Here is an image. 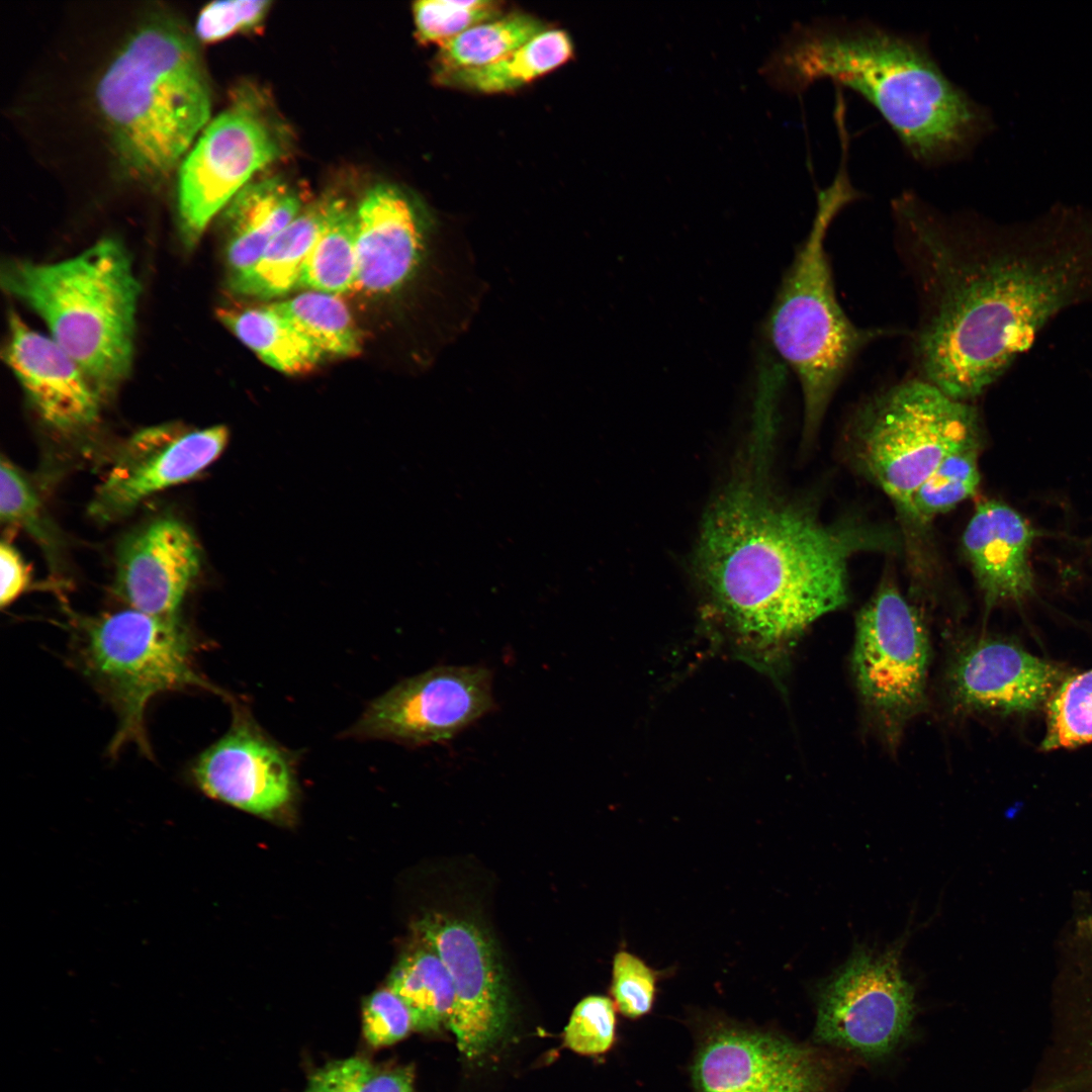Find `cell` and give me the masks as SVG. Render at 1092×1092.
<instances>
[{"mask_svg": "<svg viewBox=\"0 0 1092 1092\" xmlns=\"http://www.w3.org/2000/svg\"><path fill=\"white\" fill-rule=\"evenodd\" d=\"M891 210L920 300L918 377L954 399L981 395L1053 315L1092 293L1091 223L1013 234L913 190Z\"/></svg>", "mask_w": 1092, "mask_h": 1092, "instance_id": "obj_1", "label": "cell"}, {"mask_svg": "<svg viewBox=\"0 0 1092 1092\" xmlns=\"http://www.w3.org/2000/svg\"><path fill=\"white\" fill-rule=\"evenodd\" d=\"M1036 536L1011 507L998 500L977 505L962 545L987 608L1020 603L1034 594L1029 554Z\"/></svg>", "mask_w": 1092, "mask_h": 1092, "instance_id": "obj_21", "label": "cell"}, {"mask_svg": "<svg viewBox=\"0 0 1092 1092\" xmlns=\"http://www.w3.org/2000/svg\"><path fill=\"white\" fill-rule=\"evenodd\" d=\"M492 673L480 665H440L374 700L350 735L410 745L452 739L494 708Z\"/></svg>", "mask_w": 1092, "mask_h": 1092, "instance_id": "obj_13", "label": "cell"}, {"mask_svg": "<svg viewBox=\"0 0 1092 1092\" xmlns=\"http://www.w3.org/2000/svg\"><path fill=\"white\" fill-rule=\"evenodd\" d=\"M270 1H219L199 13L195 33L204 42L222 40L237 32L254 30L263 23Z\"/></svg>", "mask_w": 1092, "mask_h": 1092, "instance_id": "obj_37", "label": "cell"}, {"mask_svg": "<svg viewBox=\"0 0 1092 1092\" xmlns=\"http://www.w3.org/2000/svg\"><path fill=\"white\" fill-rule=\"evenodd\" d=\"M499 4L488 0H427L413 5L416 35L439 46L465 30L499 17Z\"/></svg>", "mask_w": 1092, "mask_h": 1092, "instance_id": "obj_33", "label": "cell"}, {"mask_svg": "<svg viewBox=\"0 0 1092 1092\" xmlns=\"http://www.w3.org/2000/svg\"><path fill=\"white\" fill-rule=\"evenodd\" d=\"M424 943L447 967L454 1004L447 1026L467 1058L484 1054L502 1035L508 1004L490 941L473 923L435 913L418 923Z\"/></svg>", "mask_w": 1092, "mask_h": 1092, "instance_id": "obj_15", "label": "cell"}, {"mask_svg": "<svg viewBox=\"0 0 1092 1092\" xmlns=\"http://www.w3.org/2000/svg\"><path fill=\"white\" fill-rule=\"evenodd\" d=\"M100 111L124 169L154 182L183 161L209 122L211 97L191 37L157 19L141 26L97 86Z\"/></svg>", "mask_w": 1092, "mask_h": 1092, "instance_id": "obj_4", "label": "cell"}, {"mask_svg": "<svg viewBox=\"0 0 1092 1092\" xmlns=\"http://www.w3.org/2000/svg\"><path fill=\"white\" fill-rule=\"evenodd\" d=\"M355 289L368 294L397 290L418 269L425 249L422 220L397 188H371L355 210Z\"/></svg>", "mask_w": 1092, "mask_h": 1092, "instance_id": "obj_20", "label": "cell"}, {"mask_svg": "<svg viewBox=\"0 0 1092 1092\" xmlns=\"http://www.w3.org/2000/svg\"><path fill=\"white\" fill-rule=\"evenodd\" d=\"M772 66L786 91L821 78L855 91L925 167L967 158L993 128L986 106L941 70L926 34L868 18H817L794 27Z\"/></svg>", "mask_w": 1092, "mask_h": 1092, "instance_id": "obj_3", "label": "cell"}, {"mask_svg": "<svg viewBox=\"0 0 1092 1092\" xmlns=\"http://www.w3.org/2000/svg\"><path fill=\"white\" fill-rule=\"evenodd\" d=\"M841 151L832 183L818 193L811 230L795 253L769 311L770 342L796 375L803 396V437L811 440L850 365L870 343L888 334L856 326L841 307L825 248L830 224L861 193L850 181Z\"/></svg>", "mask_w": 1092, "mask_h": 1092, "instance_id": "obj_6", "label": "cell"}, {"mask_svg": "<svg viewBox=\"0 0 1092 1092\" xmlns=\"http://www.w3.org/2000/svg\"><path fill=\"white\" fill-rule=\"evenodd\" d=\"M356 277L355 210L337 198L306 258L298 287L341 295L355 290Z\"/></svg>", "mask_w": 1092, "mask_h": 1092, "instance_id": "obj_27", "label": "cell"}, {"mask_svg": "<svg viewBox=\"0 0 1092 1092\" xmlns=\"http://www.w3.org/2000/svg\"><path fill=\"white\" fill-rule=\"evenodd\" d=\"M360 1092H414L413 1071L411 1068L374 1070Z\"/></svg>", "mask_w": 1092, "mask_h": 1092, "instance_id": "obj_40", "label": "cell"}, {"mask_svg": "<svg viewBox=\"0 0 1092 1092\" xmlns=\"http://www.w3.org/2000/svg\"><path fill=\"white\" fill-rule=\"evenodd\" d=\"M545 29L540 19L517 12L479 23L439 46L436 73L486 66Z\"/></svg>", "mask_w": 1092, "mask_h": 1092, "instance_id": "obj_28", "label": "cell"}, {"mask_svg": "<svg viewBox=\"0 0 1092 1092\" xmlns=\"http://www.w3.org/2000/svg\"><path fill=\"white\" fill-rule=\"evenodd\" d=\"M73 651L83 674L112 705L118 727L114 754L135 743L149 754L145 715L161 693L188 687L218 692L195 669L194 640L180 618L133 609L98 616H73Z\"/></svg>", "mask_w": 1092, "mask_h": 1092, "instance_id": "obj_7", "label": "cell"}, {"mask_svg": "<svg viewBox=\"0 0 1092 1092\" xmlns=\"http://www.w3.org/2000/svg\"><path fill=\"white\" fill-rule=\"evenodd\" d=\"M616 1005L609 997L590 995L573 1009L564 1030V1043L587 1056L608 1052L616 1036Z\"/></svg>", "mask_w": 1092, "mask_h": 1092, "instance_id": "obj_35", "label": "cell"}, {"mask_svg": "<svg viewBox=\"0 0 1092 1092\" xmlns=\"http://www.w3.org/2000/svg\"><path fill=\"white\" fill-rule=\"evenodd\" d=\"M4 289L33 309L102 400L130 370L140 283L127 251L103 239L55 263L10 261Z\"/></svg>", "mask_w": 1092, "mask_h": 1092, "instance_id": "obj_5", "label": "cell"}, {"mask_svg": "<svg viewBox=\"0 0 1092 1092\" xmlns=\"http://www.w3.org/2000/svg\"><path fill=\"white\" fill-rule=\"evenodd\" d=\"M336 199L324 197L304 207L251 268L228 279L231 291L244 296L273 298L298 287L306 258Z\"/></svg>", "mask_w": 1092, "mask_h": 1092, "instance_id": "obj_23", "label": "cell"}, {"mask_svg": "<svg viewBox=\"0 0 1092 1092\" xmlns=\"http://www.w3.org/2000/svg\"><path fill=\"white\" fill-rule=\"evenodd\" d=\"M0 606L12 604L28 586L30 575L18 551L5 541L0 545Z\"/></svg>", "mask_w": 1092, "mask_h": 1092, "instance_id": "obj_39", "label": "cell"}, {"mask_svg": "<svg viewBox=\"0 0 1092 1092\" xmlns=\"http://www.w3.org/2000/svg\"><path fill=\"white\" fill-rule=\"evenodd\" d=\"M300 193L279 177L251 181L223 209L228 279L251 268L303 209Z\"/></svg>", "mask_w": 1092, "mask_h": 1092, "instance_id": "obj_22", "label": "cell"}, {"mask_svg": "<svg viewBox=\"0 0 1092 1092\" xmlns=\"http://www.w3.org/2000/svg\"><path fill=\"white\" fill-rule=\"evenodd\" d=\"M767 471L735 478L707 511L694 574L738 649L767 666L822 616L847 601L848 564L891 550L893 534L857 520L822 522L772 494Z\"/></svg>", "mask_w": 1092, "mask_h": 1092, "instance_id": "obj_2", "label": "cell"}, {"mask_svg": "<svg viewBox=\"0 0 1092 1092\" xmlns=\"http://www.w3.org/2000/svg\"><path fill=\"white\" fill-rule=\"evenodd\" d=\"M902 944L883 953L856 948L816 989V1044L866 1061L890 1056L915 1016L913 986L900 969Z\"/></svg>", "mask_w": 1092, "mask_h": 1092, "instance_id": "obj_10", "label": "cell"}, {"mask_svg": "<svg viewBox=\"0 0 1092 1092\" xmlns=\"http://www.w3.org/2000/svg\"><path fill=\"white\" fill-rule=\"evenodd\" d=\"M929 656L917 610L883 583L857 615L851 666L863 704L891 737L924 706Z\"/></svg>", "mask_w": 1092, "mask_h": 1092, "instance_id": "obj_11", "label": "cell"}, {"mask_svg": "<svg viewBox=\"0 0 1092 1092\" xmlns=\"http://www.w3.org/2000/svg\"><path fill=\"white\" fill-rule=\"evenodd\" d=\"M115 566L114 592L128 608L175 619L199 575L201 552L184 522L163 516L120 542Z\"/></svg>", "mask_w": 1092, "mask_h": 1092, "instance_id": "obj_17", "label": "cell"}, {"mask_svg": "<svg viewBox=\"0 0 1092 1092\" xmlns=\"http://www.w3.org/2000/svg\"><path fill=\"white\" fill-rule=\"evenodd\" d=\"M229 430L163 424L134 433L115 454L88 512L97 522L124 518L146 498L201 474L223 452Z\"/></svg>", "mask_w": 1092, "mask_h": 1092, "instance_id": "obj_14", "label": "cell"}, {"mask_svg": "<svg viewBox=\"0 0 1092 1092\" xmlns=\"http://www.w3.org/2000/svg\"><path fill=\"white\" fill-rule=\"evenodd\" d=\"M219 321L263 362L287 374L312 370L324 354L270 304L250 308L221 307Z\"/></svg>", "mask_w": 1092, "mask_h": 1092, "instance_id": "obj_25", "label": "cell"}, {"mask_svg": "<svg viewBox=\"0 0 1092 1092\" xmlns=\"http://www.w3.org/2000/svg\"><path fill=\"white\" fill-rule=\"evenodd\" d=\"M373 1071L360 1057L330 1061L309 1075L303 1092H360Z\"/></svg>", "mask_w": 1092, "mask_h": 1092, "instance_id": "obj_38", "label": "cell"}, {"mask_svg": "<svg viewBox=\"0 0 1092 1092\" xmlns=\"http://www.w3.org/2000/svg\"><path fill=\"white\" fill-rule=\"evenodd\" d=\"M3 358L40 420L63 434L93 427L103 401L72 357L15 310L8 316Z\"/></svg>", "mask_w": 1092, "mask_h": 1092, "instance_id": "obj_18", "label": "cell"}, {"mask_svg": "<svg viewBox=\"0 0 1092 1092\" xmlns=\"http://www.w3.org/2000/svg\"><path fill=\"white\" fill-rule=\"evenodd\" d=\"M1045 705L1041 750L1092 743V669L1065 677Z\"/></svg>", "mask_w": 1092, "mask_h": 1092, "instance_id": "obj_32", "label": "cell"}, {"mask_svg": "<svg viewBox=\"0 0 1092 1092\" xmlns=\"http://www.w3.org/2000/svg\"><path fill=\"white\" fill-rule=\"evenodd\" d=\"M287 149L282 125L254 90L241 88L202 130L180 165L178 212L187 245L262 169Z\"/></svg>", "mask_w": 1092, "mask_h": 1092, "instance_id": "obj_9", "label": "cell"}, {"mask_svg": "<svg viewBox=\"0 0 1092 1092\" xmlns=\"http://www.w3.org/2000/svg\"><path fill=\"white\" fill-rule=\"evenodd\" d=\"M569 35L560 29H545L502 59L479 68L436 73V81L446 87L478 93H502L518 89L557 69L572 56Z\"/></svg>", "mask_w": 1092, "mask_h": 1092, "instance_id": "obj_24", "label": "cell"}, {"mask_svg": "<svg viewBox=\"0 0 1092 1092\" xmlns=\"http://www.w3.org/2000/svg\"><path fill=\"white\" fill-rule=\"evenodd\" d=\"M0 516L2 524L30 535L54 564L61 545L57 528L31 479L4 457L0 466Z\"/></svg>", "mask_w": 1092, "mask_h": 1092, "instance_id": "obj_31", "label": "cell"}, {"mask_svg": "<svg viewBox=\"0 0 1092 1092\" xmlns=\"http://www.w3.org/2000/svg\"><path fill=\"white\" fill-rule=\"evenodd\" d=\"M690 1071L696 1092H830L836 1079L821 1049L724 1018L705 1025Z\"/></svg>", "mask_w": 1092, "mask_h": 1092, "instance_id": "obj_12", "label": "cell"}, {"mask_svg": "<svg viewBox=\"0 0 1092 1092\" xmlns=\"http://www.w3.org/2000/svg\"><path fill=\"white\" fill-rule=\"evenodd\" d=\"M324 356L352 357L362 350V336L340 295L307 290L270 304Z\"/></svg>", "mask_w": 1092, "mask_h": 1092, "instance_id": "obj_29", "label": "cell"}, {"mask_svg": "<svg viewBox=\"0 0 1092 1092\" xmlns=\"http://www.w3.org/2000/svg\"><path fill=\"white\" fill-rule=\"evenodd\" d=\"M1057 664L1004 640L967 647L949 672V691L966 712L1027 713L1046 704L1065 678Z\"/></svg>", "mask_w": 1092, "mask_h": 1092, "instance_id": "obj_19", "label": "cell"}, {"mask_svg": "<svg viewBox=\"0 0 1092 1092\" xmlns=\"http://www.w3.org/2000/svg\"><path fill=\"white\" fill-rule=\"evenodd\" d=\"M191 774L207 796L258 815L285 808L296 786L291 755L238 707L228 732L196 757Z\"/></svg>", "mask_w": 1092, "mask_h": 1092, "instance_id": "obj_16", "label": "cell"}, {"mask_svg": "<svg viewBox=\"0 0 1092 1092\" xmlns=\"http://www.w3.org/2000/svg\"><path fill=\"white\" fill-rule=\"evenodd\" d=\"M859 469L909 514L915 490L951 452L981 443L977 408L919 378L870 398L852 426Z\"/></svg>", "mask_w": 1092, "mask_h": 1092, "instance_id": "obj_8", "label": "cell"}, {"mask_svg": "<svg viewBox=\"0 0 1092 1092\" xmlns=\"http://www.w3.org/2000/svg\"><path fill=\"white\" fill-rule=\"evenodd\" d=\"M666 972L650 967L625 948L618 950L613 958L611 982L616 1008L630 1019L647 1015L656 1000L657 984Z\"/></svg>", "mask_w": 1092, "mask_h": 1092, "instance_id": "obj_34", "label": "cell"}, {"mask_svg": "<svg viewBox=\"0 0 1092 1092\" xmlns=\"http://www.w3.org/2000/svg\"><path fill=\"white\" fill-rule=\"evenodd\" d=\"M413 1029L414 1021L407 1007L388 987L374 992L364 1001L362 1030L371 1046L393 1044Z\"/></svg>", "mask_w": 1092, "mask_h": 1092, "instance_id": "obj_36", "label": "cell"}, {"mask_svg": "<svg viewBox=\"0 0 1092 1092\" xmlns=\"http://www.w3.org/2000/svg\"><path fill=\"white\" fill-rule=\"evenodd\" d=\"M387 987L407 1007L416 1030L433 1031L447 1024L454 1004L453 982L441 958L426 943L399 960Z\"/></svg>", "mask_w": 1092, "mask_h": 1092, "instance_id": "obj_26", "label": "cell"}, {"mask_svg": "<svg viewBox=\"0 0 1092 1092\" xmlns=\"http://www.w3.org/2000/svg\"><path fill=\"white\" fill-rule=\"evenodd\" d=\"M980 445L962 447L944 457L913 493L908 515L929 523L972 497L981 479Z\"/></svg>", "mask_w": 1092, "mask_h": 1092, "instance_id": "obj_30", "label": "cell"}]
</instances>
